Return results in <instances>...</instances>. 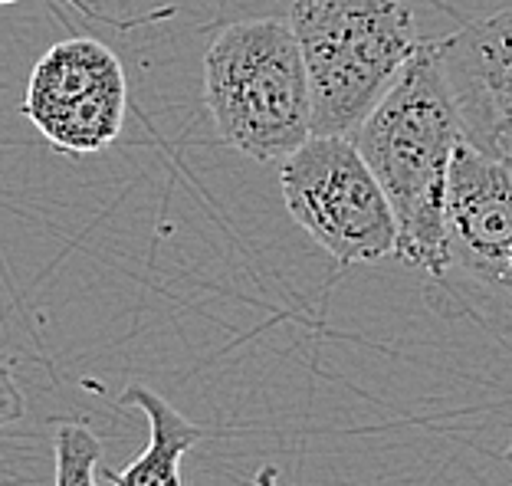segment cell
I'll return each mask as SVG.
<instances>
[{
  "label": "cell",
  "mask_w": 512,
  "mask_h": 486,
  "mask_svg": "<svg viewBox=\"0 0 512 486\" xmlns=\"http://www.w3.org/2000/svg\"><path fill=\"white\" fill-rule=\"evenodd\" d=\"M4 4H20V0H0V7ZM63 4H69V7H76L79 14L83 17H89V20H102V23H115L119 30H132V27H138V23H145V20H151V17H142V20H115V17H106V14H99V10H92L86 0H63Z\"/></svg>",
  "instance_id": "obj_11"
},
{
  "label": "cell",
  "mask_w": 512,
  "mask_h": 486,
  "mask_svg": "<svg viewBox=\"0 0 512 486\" xmlns=\"http://www.w3.org/2000/svg\"><path fill=\"white\" fill-rule=\"evenodd\" d=\"M506 464L512 467V441H509V447H506Z\"/></svg>",
  "instance_id": "obj_13"
},
{
  "label": "cell",
  "mask_w": 512,
  "mask_h": 486,
  "mask_svg": "<svg viewBox=\"0 0 512 486\" xmlns=\"http://www.w3.org/2000/svg\"><path fill=\"white\" fill-rule=\"evenodd\" d=\"M447 253V276L463 273L483 289L512 293V175L467 142L450 165Z\"/></svg>",
  "instance_id": "obj_7"
},
{
  "label": "cell",
  "mask_w": 512,
  "mask_h": 486,
  "mask_svg": "<svg viewBox=\"0 0 512 486\" xmlns=\"http://www.w3.org/2000/svg\"><path fill=\"white\" fill-rule=\"evenodd\" d=\"M289 27L309 79L312 135L352 138L424 40L404 0H293Z\"/></svg>",
  "instance_id": "obj_3"
},
{
  "label": "cell",
  "mask_w": 512,
  "mask_h": 486,
  "mask_svg": "<svg viewBox=\"0 0 512 486\" xmlns=\"http://www.w3.org/2000/svg\"><path fill=\"white\" fill-rule=\"evenodd\" d=\"M503 165H506V171H509V175H512V158H509V161H503Z\"/></svg>",
  "instance_id": "obj_14"
},
{
  "label": "cell",
  "mask_w": 512,
  "mask_h": 486,
  "mask_svg": "<svg viewBox=\"0 0 512 486\" xmlns=\"http://www.w3.org/2000/svg\"><path fill=\"white\" fill-rule=\"evenodd\" d=\"M276 477H279L276 467H273V464H266V467L256 470V486H276Z\"/></svg>",
  "instance_id": "obj_12"
},
{
  "label": "cell",
  "mask_w": 512,
  "mask_h": 486,
  "mask_svg": "<svg viewBox=\"0 0 512 486\" xmlns=\"http://www.w3.org/2000/svg\"><path fill=\"white\" fill-rule=\"evenodd\" d=\"M20 112L63 155H96L122 135L128 83L119 56L96 37L53 43L33 66Z\"/></svg>",
  "instance_id": "obj_5"
},
{
  "label": "cell",
  "mask_w": 512,
  "mask_h": 486,
  "mask_svg": "<svg viewBox=\"0 0 512 486\" xmlns=\"http://www.w3.org/2000/svg\"><path fill=\"white\" fill-rule=\"evenodd\" d=\"M125 408H138L148 418L145 454L125 470H109L112 486H181V460L204 441V427L174 408L168 398L145 385H128L119 398Z\"/></svg>",
  "instance_id": "obj_8"
},
{
  "label": "cell",
  "mask_w": 512,
  "mask_h": 486,
  "mask_svg": "<svg viewBox=\"0 0 512 486\" xmlns=\"http://www.w3.org/2000/svg\"><path fill=\"white\" fill-rule=\"evenodd\" d=\"M286 211L339 266L394 253V217L348 135H312L279 161Z\"/></svg>",
  "instance_id": "obj_4"
},
{
  "label": "cell",
  "mask_w": 512,
  "mask_h": 486,
  "mask_svg": "<svg viewBox=\"0 0 512 486\" xmlns=\"http://www.w3.org/2000/svg\"><path fill=\"white\" fill-rule=\"evenodd\" d=\"M440 73L463 142L496 161L512 158V10L463 23L437 40Z\"/></svg>",
  "instance_id": "obj_6"
},
{
  "label": "cell",
  "mask_w": 512,
  "mask_h": 486,
  "mask_svg": "<svg viewBox=\"0 0 512 486\" xmlns=\"http://www.w3.org/2000/svg\"><path fill=\"white\" fill-rule=\"evenodd\" d=\"M23 411H27V401H23L17 381L4 365H0V427L20 421Z\"/></svg>",
  "instance_id": "obj_10"
},
{
  "label": "cell",
  "mask_w": 512,
  "mask_h": 486,
  "mask_svg": "<svg viewBox=\"0 0 512 486\" xmlns=\"http://www.w3.org/2000/svg\"><path fill=\"white\" fill-rule=\"evenodd\" d=\"M204 102L220 142L260 165L309 142V79L289 20L227 23L204 53Z\"/></svg>",
  "instance_id": "obj_2"
},
{
  "label": "cell",
  "mask_w": 512,
  "mask_h": 486,
  "mask_svg": "<svg viewBox=\"0 0 512 486\" xmlns=\"http://www.w3.org/2000/svg\"><path fill=\"white\" fill-rule=\"evenodd\" d=\"M53 457L56 486H99L96 473L102 460V441L83 421H66L56 427Z\"/></svg>",
  "instance_id": "obj_9"
},
{
  "label": "cell",
  "mask_w": 512,
  "mask_h": 486,
  "mask_svg": "<svg viewBox=\"0 0 512 486\" xmlns=\"http://www.w3.org/2000/svg\"><path fill=\"white\" fill-rule=\"evenodd\" d=\"M358 155L375 175L394 217V257L407 270L444 280L447 184L463 142L457 112L440 73L437 40H421L391 89L352 132Z\"/></svg>",
  "instance_id": "obj_1"
}]
</instances>
